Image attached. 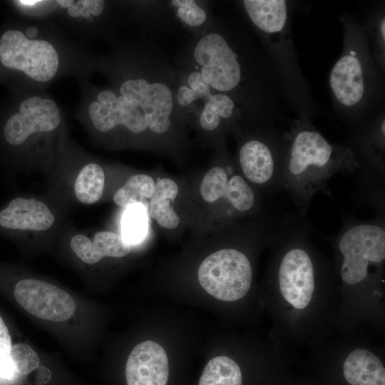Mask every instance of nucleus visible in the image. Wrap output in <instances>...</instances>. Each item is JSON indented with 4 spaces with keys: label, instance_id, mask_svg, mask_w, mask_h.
Masks as SVG:
<instances>
[{
    "label": "nucleus",
    "instance_id": "1a4fd4ad",
    "mask_svg": "<svg viewBox=\"0 0 385 385\" xmlns=\"http://www.w3.org/2000/svg\"><path fill=\"white\" fill-rule=\"evenodd\" d=\"M169 364L165 349L148 340L131 351L125 366L127 385H167Z\"/></svg>",
    "mask_w": 385,
    "mask_h": 385
},
{
    "label": "nucleus",
    "instance_id": "a878e982",
    "mask_svg": "<svg viewBox=\"0 0 385 385\" xmlns=\"http://www.w3.org/2000/svg\"><path fill=\"white\" fill-rule=\"evenodd\" d=\"M11 339L8 328L0 316V359L9 355Z\"/></svg>",
    "mask_w": 385,
    "mask_h": 385
},
{
    "label": "nucleus",
    "instance_id": "a211bd4d",
    "mask_svg": "<svg viewBox=\"0 0 385 385\" xmlns=\"http://www.w3.org/2000/svg\"><path fill=\"white\" fill-rule=\"evenodd\" d=\"M238 112L237 105L230 96L215 92L204 101L195 118L202 130L211 133L232 120Z\"/></svg>",
    "mask_w": 385,
    "mask_h": 385
},
{
    "label": "nucleus",
    "instance_id": "4be33fe9",
    "mask_svg": "<svg viewBox=\"0 0 385 385\" xmlns=\"http://www.w3.org/2000/svg\"><path fill=\"white\" fill-rule=\"evenodd\" d=\"M148 210L140 205L127 207L122 220V236L130 245L142 241L148 226Z\"/></svg>",
    "mask_w": 385,
    "mask_h": 385
},
{
    "label": "nucleus",
    "instance_id": "423d86ee",
    "mask_svg": "<svg viewBox=\"0 0 385 385\" xmlns=\"http://www.w3.org/2000/svg\"><path fill=\"white\" fill-rule=\"evenodd\" d=\"M200 284L209 294L225 302L242 298L250 290L252 269L247 257L233 248L217 250L200 264Z\"/></svg>",
    "mask_w": 385,
    "mask_h": 385
},
{
    "label": "nucleus",
    "instance_id": "5701e85b",
    "mask_svg": "<svg viewBox=\"0 0 385 385\" xmlns=\"http://www.w3.org/2000/svg\"><path fill=\"white\" fill-rule=\"evenodd\" d=\"M226 200L235 210L246 212L255 207L257 197L244 178L233 173L228 181Z\"/></svg>",
    "mask_w": 385,
    "mask_h": 385
},
{
    "label": "nucleus",
    "instance_id": "aec40b11",
    "mask_svg": "<svg viewBox=\"0 0 385 385\" xmlns=\"http://www.w3.org/2000/svg\"><path fill=\"white\" fill-rule=\"evenodd\" d=\"M105 173L96 163L86 164L79 171L74 184L77 199L84 204H93L101 197L104 188Z\"/></svg>",
    "mask_w": 385,
    "mask_h": 385
},
{
    "label": "nucleus",
    "instance_id": "f257e3e1",
    "mask_svg": "<svg viewBox=\"0 0 385 385\" xmlns=\"http://www.w3.org/2000/svg\"><path fill=\"white\" fill-rule=\"evenodd\" d=\"M111 47L96 58V71L107 86L78 81V119L99 134L123 130L133 135H165L187 119L175 101L176 68L155 42L122 37Z\"/></svg>",
    "mask_w": 385,
    "mask_h": 385
},
{
    "label": "nucleus",
    "instance_id": "ddd939ff",
    "mask_svg": "<svg viewBox=\"0 0 385 385\" xmlns=\"http://www.w3.org/2000/svg\"><path fill=\"white\" fill-rule=\"evenodd\" d=\"M329 81L334 96L342 104L352 106L361 100L364 83L361 65L355 55L342 56L334 66Z\"/></svg>",
    "mask_w": 385,
    "mask_h": 385
},
{
    "label": "nucleus",
    "instance_id": "4468645a",
    "mask_svg": "<svg viewBox=\"0 0 385 385\" xmlns=\"http://www.w3.org/2000/svg\"><path fill=\"white\" fill-rule=\"evenodd\" d=\"M344 376L351 385H385V369L373 353L357 349L346 358Z\"/></svg>",
    "mask_w": 385,
    "mask_h": 385
},
{
    "label": "nucleus",
    "instance_id": "b1692460",
    "mask_svg": "<svg viewBox=\"0 0 385 385\" xmlns=\"http://www.w3.org/2000/svg\"><path fill=\"white\" fill-rule=\"evenodd\" d=\"M232 171L231 166H227V168L215 166L210 169L200 185L202 197L208 202H214L221 198L226 200L227 187L231 177H229V175Z\"/></svg>",
    "mask_w": 385,
    "mask_h": 385
},
{
    "label": "nucleus",
    "instance_id": "9b49d317",
    "mask_svg": "<svg viewBox=\"0 0 385 385\" xmlns=\"http://www.w3.org/2000/svg\"><path fill=\"white\" fill-rule=\"evenodd\" d=\"M124 24L144 34L168 29L175 18L168 1H118Z\"/></svg>",
    "mask_w": 385,
    "mask_h": 385
},
{
    "label": "nucleus",
    "instance_id": "412c9836",
    "mask_svg": "<svg viewBox=\"0 0 385 385\" xmlns=\"http://www.w3.org/2000/svg\"><path fill=\"white\" fill-rule=\"evenodd\" d=\"M242 372L232 359L219 356L210 360L200 376L198 385H242Z\"/></svg>",
    "mask_w": 385,
    "mask_h": 385
},
{
    "label": "nucleus",
    "instance_id": "7ed1b4c3",
    "mask_svg": "<svg viewBox=\"0 0 385 385\" xmlns=\"http://www.w3.org/2000/svg\"><path fill=\"white\" fill-rule=\"evenodd\" d=\"M44 19L87 43L99 39L111 46L120 40L124 24L118 1L46 0Z\"/></svg>",
    "mask_w": 385,
    "mask_h": 385
},
{
    "label": "nucleus",
    "instance_id": "c85d7f7f",
    "mask_svg": "<svg viewBox=\"0 0 385 385\" xmlns=\"http://www.w3.org/2000/svg\"><path fill=\"white\" fill-rule=\"evenodd\" d=\"M384 28H385V20H384V19H383L382 21H381V36L383 37L384 41V38H385V30H384Z\"/></svg>",
    "mask_w": 385,
    "mask_h": 385
},
{
    "label": "nucleus",
    "instance_id": "6ab92c4d",
    "mask_svg": "<svg viewBox=\"0 0 385 385\" xmlns=\"http://www.w3.org/2000/svg\"><path fill=\"white\" fill-rule=\"evenodd\" d=\"M155 184L154 180L148 175H133L116 191L113 200L121 207L140 205L148 210V199H150L153 193Z\"/></svg>",
    "mask_w": 385,
    "mask_h": 385
},
{
    "label": "nucleus",
    "instance_id": "20e7f679",
    "mask_svg": "<svg viewBox=\"0 0 385 385\" xmlns=\"http://www.w3.org/2000/svg\"><path fill=\"white\" fill-rule=\"evenodd\" d=\"M337 249L342 255L340 274L349 285L364 281L369 267L385 259V224L382 215L370 221L352 217L344 220L337 237Z\"/></svg>",
    "mask_w": 385,
    "mask_h": 385
},
{
    "label": "nucleus",
    "instance_id": "f8f14e48",
    "mask_svg": "<svg viewBox=\"0 0 385 385\" xmlns=\"http://www.w3.org/2000/svg\"><path fill=\"white\" fill-rule=\"evenodd\" d=\"M70 246L78 258L90 265L105 257H123L131 250V245L122 235L110 231L97 232L92 240L82 234L76 235Z\"/></svg>",
    "mask_w": 385,
    "mask_h": 385
},
{
    "label": "nucleus",
    "instance_id": "f03ea898",
    "mask_svg": "<svg viewBox=\"0 0 385 385\" xmlns=\"http://www.w3.org/2000/svg\"><path fill=\"white\" fill-rule=\"evenodd\" d=\"M356 167L351 158L336 150L319 133L304 129L294 135L285 156L280 189L305 215L313 196L326 190L335 173H351Z\"/></svg>",
    "mask_w": 385,
    "mask_h": 385
},
{
    "label": "nucleus",
    "instance_id": "0eeeda50",
    "mask_svg": "<svg viewBox=\"0 0 385 385\" xmlns=\"http://www.w3.org/2000/svg\"><path fill=\"white\" fill-rule=\"evenodd\" d=\"M14 294L25 310L39 319L63 322L75 312V302L68 293L41 280L21 279L16 283Z\"/></svg>",
    "mask_w": 385,
    "mask_h": 385
},
{
    "label": "nucleus",
    "instance_id": "393cba45",
    "mask_svg": "<svg viewBox=\"0 0 385 385\" xmlns=\"http://www.w3.org/2000/svg\"><path fill=\"white\" fill-rule=\"evenodd\" d=\"M18 374L27 375L39 365V357L29 345L23 343L11 346L9 354Z\"/></svg>",
    "mask_w": 385,
    "mask_h": 385
},
{
    "label": "nucleus",
    "instance_id": "39448f33",
    "mask_svg": "<svg viewBox=\"0 0 385 385\" xmlns=\"http://www.w3.org/2000/svg\"><path fill=\"white\" fill-rule=\"evenodd\" d=\"M16 110L2 128L7 146L19 148L41 136L51 135L60 129L63 111L55 99L45 91H23Z\"/></svg>",
    "mask_w": 385,
    "mask_h": 385
},
{
    "label": "nucleus",
    "instance_id": "2eb2a0df",
    "mask_svg": "<svg viewBox=\"0 0 385 385\" xmlns=\"http://www.w3.org/2000/svg\"><path fill=\"white\" fill-rule=\"evenodd\" d=\"M168 3L175 21L187 30L192 38L206 34L216 19L211 12L208 1L170 0Z\"/></svg>",
    "mask_w": 385,
    "mask_h": 385
},
{
    "label": "nucleus",
    "instance_id": "6e6552de",
    "mask_svg": "<svg viewBox=\"0 0 385 385\" xmlns=\"http://www.w3.org/2000/svg\"><path fill=\"white\" fill-rule=\"evenodd\" d=\"M241 170L250 183L270 188L272 193L281 190L283 164L276 159L270 145L259 139L245 141L238 153Z\"/></svg>",
    "mask_w": 385,
    "mask_h": 385
},
{
    "label": "nucleus",
    "instance_id": "bb28decb",
    "mask_svg": "<svg viewBox=\"0 0 385 385\" xmlns=\"http://www.w3.org/2000/svg\"><path fill=\"white\" fill-rule=\"evenodd\" d=\"M17 372L10 355L0 359V377L4 379H12Z\"/></svg>",
    "mask_w": 385,
    "mask_h": 385
},
{
    "label": "nucleus",
    "instance_id": "9d476101",
    "mask_svg": "<svg viewBox=\"0 0 385 385\" xmlns=\"http://www.w3.org/2000/svg\"><path fill=\"white\" fill-rule=\"evenodd\" d=\"M54 222L48 206L34 198L15 197L0 209V230L6 232L44 231Z\"/></svg>",
    "mask_w": 385,
    "mask_h": 385
},
{
    "label": "nucleus",
    "instance_id": "f3484780",
    "mask_svg": "<svg viewBox=\"0 0 385 385\" xmlns=\"http://www.w3.org/2000/svg\"><path fill=\"white\" fill-rule=\"evenodd\" d=\"M178 192V185L171 179H158L155 184L148 210L149 215L163 227L173 229L180 222L173 206Z\"/></svg>",
    "mask_w": 385,
    "mask_h": 385
},
{
    "label": "nucleus",
    "instance_id": "cd10ccee",
    "mask_svg": "<svg viewBox=\"0 0 385 385\" xmlns=\"http://www.w3.org/2000/svg\"><path fill=\"white\" fill-rule=\"evenodd\" d=\"M35 382L37 384H46L51 379L50 371L44 366H38L34 370Z\"/></svg>",
    "mask_w": 385,
    "mask_h": 385
},
{
    "label": "nucleus",
    "instance_id": "dca6fc26",
    "mask_svg": "<svg viewBox=\"0 0 385 385\" xmlns=\"http://www.w3.org/2000/svg\"><path fill=\"white\" fill-rule=\"evenodd\" d=\"M242 4L251 22L260 31L272 34L284 27L287 16L285 1L244 0Z\"/></svg>",
    "mask_w": 385,
    "mask_h": 385
}]
</instances>
